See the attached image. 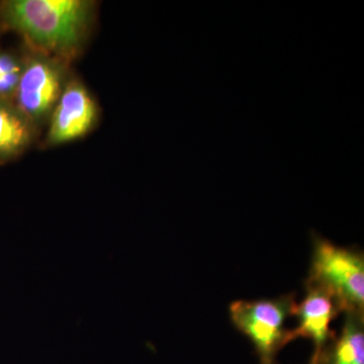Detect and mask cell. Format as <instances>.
Returning <instances> with one entry per match:
<instances>
[{
  "label": "cell",
  "instance_id": "10",
  "mask_svg": "<svg viewBox=\"0 0 364 364\" xmlns=\"http://www.w3.org/2000/svg\"><path fill=\"white\" fill-rule=\"evenodd\" d=\"M309 364H321V353H318V352H314L312 358H311L310 363Z\"/></svg>",
  "mask_w": 364,
  "mask_h": 364
},
{
  "label": "cell",
  "instance_id": "5",
  "mask_svg": "<svg viewBox=\"0 0 364 364\" xmlns=\"http://www.w3.org/2000/svg\"><path fill=\"white\" fill-rule=\"evenodd\" d=\"M97 119V104L85 86L69 81L52 112L47 142L61 145L77 140L92 129Z\"/></svg>",
  "mask_w": 364,
  "mask_h": 364
},
{
  "label": "cell",
  "instance_id": "4",
  "mask_svg": "<svg viewBox=\"0 0 364 364\" xmlns=\"http://www.w3.org/2000/svg\"><path fill=\"white\" fill-rule=\"evenodd\" d=\"M64 61L36 53L23 61L14 102L33 124L51 117L67 85Z\"/></svg>",
  "mask_w": 364,
  "mask_h": 364
},
{
  "label": "cell",
  "instance_id": "6",
  "mask_svg": "<svg viewBox=\"0 0 364 364\" xmlns=\"http://www.w3.org/2000/svg\"><path fill=\"white\" fill-rule=\"evenodd\" d=\"M306 298L296 304L293 315L298 318V326L287 332V343L299 338L312 340L315 351L322 353L335 338L330 329L333 318L341 309L331 294L324 289L306 284Z\"/></svg>",
  "mask_w": 364,
  "mask_h": 364
},
{
  "label": "cell",
  "instance_id": "9",
  "mask_svg": "<svg viewBox=\"0 0 364 364\" xmlns=\"http://www.w3.org/2000/svg\"><path fill=\"white\" fill-rule=\"evenodd\" d=\"M21 71V59L11 53L0 51V100H14Z\"/></svg>",
  "mask_w": 364,
  "mask_h": 364
},
{
  "label": "cell",
  "instance_id": "7",
  "mask_svg": "<svg viewBox=\"0 0 364 364\" xmlns=\"http://www.w3.org/2000/svg\"><path fill=\"white\" fill-rule=\"evenodd\" d=\"M33 124L14 105L0 100V164L21 155L32 142Z\"/></svg>",
  "mask_w": 364,
  "mask_h": 364
},
{
  "label": "cell",
  "instance_id": "2",
  "mask_svg": "<svg viewBox=\"0 0 364 364\" xmlns=\"http://www.w3.org/2000/svg\"><path fill=\"white\" fill-rule=\"evenodd\" d=\"M306 284L327 291L337 301L342 312H363V254L352 249L339 247L329 240L316 237L312 265Z\"/></svg>",
  "mask_w": 364,
  "mask_h": 364
},
{
  "label": "cell",
  "instance_id": "8",
  "mask_svg": "<svg viewBox=\"0 0 364 364\" xmlns=\"http://www.w3.org/2000/svg\"><path fill=\"white\" fill-rule=\"evenodd\" d=\"M321 353V364H364L363 312H346L338 338Z\"/></svg>",
  "mask_w": 364,
  "mask_h": 364
},
{
  "label": "cell",
  "instance_id": "3",
  "mask_svg": "<svg viewBox=\"0 0 364 364\" xmlns=\"http://www.w3.org/2000/svg\"><path fill=\"white\" fill-rule=\"evenodd\" d=\"M293 294L256 301H236L230 306L232 322L252 341L260 364H275V358L287 343L284 323L293 315Z\"/></svg>",
  "mask_w": 364,
  "mask_h": 364
},
{
  "label": "cell",
  "instance_id": "1",
  "mask_svg": "<svg viewBox=\"0 0 364 364\" xmlns=\"http://www.w3.org/2000/svg\"><path fill=\"white\" fill-rule=\"evenodd\" d=\"M93 7L86 0H4L0 31H13L36 52L66 62L87 37Z\"/></svg>",
  "mask_w": 364,
  "mask_h": 364
}]
</instances>
